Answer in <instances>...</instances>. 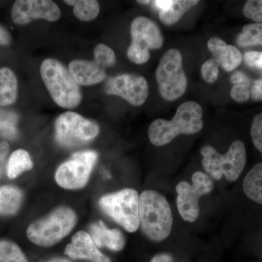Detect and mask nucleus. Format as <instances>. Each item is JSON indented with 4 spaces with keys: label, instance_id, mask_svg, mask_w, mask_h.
Here are the masks:
<instances>
[{
    "label": "nucleus",
    "instance_id": "f257e3e1",
    "mask_svg": "<svg viewBox=\"0 0 262 262\" xmlns=\"http://www.w3.org/2000/svg\"><path fill=\"white\" fill-rule=\"evenodd\" d=\"M203 108L195 101H186L177 108L171 120L158 119L151 122L148 136L151 144L163 146L179 135H192L203 129Z\"/></svg>",
    "mask_w": 262,
    "mask_h": 262
},
{
    "label": "nucleus",
    "instance_id": "f03ea898",
    "mask_svg": "<svg viewBox=\"0 0 262 262\" xmlns=\"http://www.w3.org/2000/svg\"><path fill=\"white\" fill-rule=\"evenodd\" d=\"M141 230L148 238L160 242L167 238L173 227V214L166 198L154 190H145L139 196Z\"/></svg>",
    "mask_w": 262,
    "mask_h": 262
},
{
    "label": "nucleus",
    "instance_id": "7ed1b4c3",
    "mask_svg": "<svg viewBox=\"0 0 262 262\" xmlns=\"http://www.w3.org/2000/svg\"><path fill=\"white\" fill-rule=\"evenodd\" d=\"M40 75L53 101L61 107L73 108L80 105L82 93L70 70L61 62L48 58L40 66Z\"/></svg>",
    "mask_w": 262,
    "mask_h": 262
},
{
    "label": "nucleus",
    "instance_id": "20e7f679",
    "mask_svg": "<svg viewBox=\"0 0 262 262\" xmlns=\"http://www.w3.org/2000/svg\"><path fill=\"white\" fill-rule=\"evenodd\" d=\"M76 223L77 215L72 208L58 207L47 216L31 224L27 229V237L34 244L51 247L68 235Z\"/></svg>",
    "mask_w": 262,
    "mask_h": 262
},
{
    "label": "nucleus",
    "instance_id": "39448f33",
    "mask_svg": "<svg viewBox=\"0 0 262 262\" xmlns=\"http://www.w3.org/2000/svg\"><path fill=\"white\" fill-rule=\"evenodd\" d=\"M202 165L206 173L215 180L225 177L226 180H237L246 164V149L244 142L237 140L231 144L225 154L218 152L213 146L206 145L201 149Z\"/></svg>",
    "mask_w": 262,
    "mask_h": 262
},
{
    "label": "nucleus",
    "instance_id": "423d86ee",
    "mask_svg": "<svg viewBox=\"0 0 262 262\" xmlns=\"http://www.w3.org/2000/svg\"><path fill=\"white\" fill-rule=\"evenodd\" d=\"M100 207L114 221L129 232H135L140 226L139 195L135 189L127 188L103 196Z\"/></svg>",
    "mask_w": 262,
    "mask_h": 262
},
{
    "label": "nucleus",
    "instance_id": "0eeeda50",
    "mask_svg": "<svg viewBox=\"0 0 262 262\" xmlns=\"http://www.w3.org/2000/svg\"><path fill=\"white\" fill-rule=\"evenodd\" d=\"M156 80L160 94L166 101H175L185 93L187 79L178 50L172 48L164 53L157 68Z\"/></svg>",
    "mask_w": 262,
    "mask_h": 262
},
{
    "label": "nucleus",
    "instance_id": "6e6552de",
    "mask_svg": "<svg viewBox=\"0 0 262 262\" xmlns=\"http://www.w3.org/2000/svg\"><path fill=\"white\" fill-rule=\"evenodd\" d=\"M132 42L127 48V56L136 64H144L150 58L149 50L163 47L164 38L155 22L144 16H139L131 23Z\"/></svg>",
    "mask_w": 262,
    "mask_h": 262
},
{
    "label": "nucleus",
    "instance_id": "1a4fd4ad",
    "mask_svg": "<svg viewBox=\"0 0 262 262\" xmlns=\"http://www.w3.org/2000/svg\"><path fill=\"white\" fill-rule=\"evenodd\" d=\"M192 182L190 184L183 181L176 187L179 214L188 222H194L198 220L200 214V198L211 192L213 188L212 179L201 171L193 174Z\"/></svg>",
    "mask_w": 262,
    "mask_h": 262
},
{
    "label": "nucleus",
    "instance_id": "9d476101",
    "mask_svg": "<svg viewBox=\"0 0 262 262\" xmlns=\"http://www.w3.org/2000/svg\"><path fill=\"white\" fill-rule=\"evenodd\" d=\"M55 127L57 141L68 147L83 145L99 134L97 123L72 112L59 115Z\"/></svg>",
    "mask_w": 262,
    "mask_h": 262
},
{
    "label": "nucleus",
    "instance_id": "9b49d317",
    "mask_svg": "<svg viewBox=\"0 0 262 262\" xmlns=\"http://www.w3.org/2000/svg\"><path fill=\"white\" fill-rule=\"evenodd\" d=\"M98 159L96 151L75 153L72 158L57 169L55 179L58 186L66 189H79L89 182L90 176Z\"/></svg>",
    "mask_w": 262,
    "mask_h": 262
},
{
    "label": "nucleus",
    "instance_id": "f8f14e48",
    "mask_svg": "<svg viewBox=\"0 0 262 262\" xmlns=\"http://www.w3.org/2000/svg\"><path fill=\"white\" fill-rule=\"evenodd\" d=\"M105 93L119 96L134 106L144 104L149 96V85L144 77L124 74L111 77L106 81Z\"/></svg>",
    "mask_w": 262,
    "mask_h": 262
},
{
    "label": "nucleus",
    "instance_id": "ddd939ff",
    "mask_svg": "<svg viewBox=\"0 0 262 262\" xmlns=\"http://www.w3.org/2000/svg\"><path fill=\"white\" fill-rule=\"evenodd\" d=\"M59 7L51 0H18L11 10V18L17 25H26L34 19L54 22L61 18Z\"/></svg>",
    "mask_w": 262,
    "mask_h": 262
},
{
    "label": "nucleus",
    "instance_id": "4468645a",
    "mask_svg": "<svg viewBox=\"0 0 262 262\" xmlns=\"http://www.w3.org/2000/svg\"><path fill=\"white\" fill-rule=\"evenodd\" d=\"M64 253L72 259H87L92 262H111L98 250L91 236L84 231L77 232L67 245Z\"/></svg>",
    "mask_w": 262,
    "mask_h": 262
},
{
    "label": "nucleus",
    "instance_id": "2eb2a0df",
    "mask_svg": "<svg viewBox=\"0 0 262 262\" xmlns=\"http://www.w3.org/2000/svg\"><path fill=\"white\" fill-rule=\"evenodd\" d=\"M208 48L213 55L212 58L227 72H232L242 63L244 56L235 46L227 45L219 37L208 40Z\"/></svg>",
    "mask_w": 262,
    "mask_h": 262
},
{
    "label": "nucleus",
    "instance_id": "dca6fc26",
    "mask_svg": "<svg viewBox=\"0 0 262 262\" xmlns=\"http://www.w3.org/2000/svg\"><path fill=\"white\" fill-rule=\"evenodd\" d=\"M69 70L79 85H94L106 78V69L95 61L74 60Z\"/></svg>",
    "mask_w": 262,
    "mask_h": 262
},
{
    "label": "nucleus",
    "instance_id": "f3484780",
    "mask_svg": "<svg viewBox=\"0 0 262 262\" xmlns=\"http://www.w3.org/2000/svg\"><path fill=\"white\" fill-rule=\"evenodd\" d=\"M89 234L98 248L105 247L111 251H120L125 246V237L120 230L108 229L102 221L90 226Z\"/></svg>",
    "mask_w": 262,
    "mask_h": 262
},
{
    "label": "nucleus",
    "instance_id": "a211bd4d",
    "mask_svg": "<svg viewBox=\"0 0 262 262\" xmlns=\"http://www.w3.org/2000/svg\"><path fill=\"white\" fill-rule=\"evenodd\" d=\"M18 97V80L8 67L0 68V106H9Z\"/></svg>",
    "mask_w": 262,
    "mask_h": 262
},
{
    "label": "nucleus",
    "instance_id": "6ab92c4d",
    "mask_svg": "<svg viewBox=\"0 0 262 262\" xmlns=\"http://www.w3.org/2000/svg\"><path fill=\"white\" fill-rule=\"evenodd\" d=\"M23 201V194L12 186L0 187V215H12L18 211Z\"/></svg>",
    "mask_w": 262,
    "mask_h": 262
},
{
    "label": "nucleus",
    "instance_id": "aec40b11",
    "mask_svg": "<svg viewBox=\"0 0 262 262\" xmlns=\"http://www.w3.org/2000/svg\"><path fill=\"white\" fill-rule=\"evenodd\" d=\"M243 188L250 200L262 205V163L255 165L246 174Z\"/></svg>",
    "mask_w": 262,
    "mask_h": 262
},
{
    "label": "nucleus",
    "instance_id": "412c9836",
    "mask_svg": "<svg viewBox=\"0 0 262 262\" xmlns=\"http://www.w3.org/2000/svg\"><path fill=\"white\" fill-rule=\"evenodd\" d=\"M199 3L198 0H176L172 1L168 9L160 10L159 17L161 21L167 26L178 22L184 13Z\"/></svg>",
    "mask_w": 262,
    "mask_h": 262
},
{
    "label": "nucleus",
    "instance_id": "4be33fe9",
    "mask_svg": "<svg viewBox=\"0 0 262 262\" xmlns=\"http://www.w3.org/2000/svg\"><path fill=\"white\" fill-rule=\"evenodd\" d=\"M32 160L30 155L24 149L15 150L8 160L7 173L10 179H15L24 171L33 168Z\"/></svg>",
    "mask_w": 262,
    "mask_h": 262
},
{
    "label": "nucleus",
    "instance_id": "5701e85b",
    "mask_svg": "<svg viewBox=\"0 0 262 262\" xmlns=\"http://www.w3.org/2000/svg\"><path fill=\"white\" fill-rule=\"evenodd\" d=\"M64 3L74 6V15L82 21H91L99 14L100 5L96 0H65Z\"/></svg>",
    "mask_w": 262,
    "mask_h": 262
},
{
    "label": "nucleus",
    "instance_id": "b1692460",
    "mask_svg": "<svg viewBox=\"0 0 262 262\" xmlns=\"http://www.w3.org/2000/svg\"><path fill=\"white\" fill-rule=\"evenodd\" d=\"M237 43L241 47L262 45V23L244 26L242 32L237 37Z\"/></svg>",
    "mask_w": 262,
    "mask_h": 262
},
{
    "label": "nucleus",
    "instance_id": "393cba45",
    "mask_svg": "<svg viewBox=\"0 0 262 262\" xmlns=\"http://www.w3.org/2000/svg\"><path fill=\"white\" fill-rule=\"evenodd\" d=\"M18 117L16 114L0 108V136L8 139L17 137V122Z\"/></svg>",
    "mask_w": 262,
    "mask_h": 262
},
{
    "label": "nucleus",
    "instance_id": "a878e982",
    "mask_svg": "<svg viewBox=\"0 0 262 262\" xmlns=\"http://www.w3.org/2000/svg\"><path fill=\"white\" fill-rule=\"evenodd\" d=\"M0 262H28L18 245L10 241H0Z\"/></svg>",
    "mask_w": 262,
    "mask_h": 262
},
{
    "label": "nucleus",
    "instance_id": "bb28decb",
    "mask_svg": "<svg viewBox=\"0 0 262 262\" xmlns=\"http://www.w3.org/2000/svg\"><path fill=\"white\" fill-rule=\"evenodd\" d=\"M94 61L106 69L115 64L116 56L111 48L105 44H99L94 49Z\"/></svg>",
    "mask_w": 262,
    "mask_h": 262
},
{
    "label": "nucleus",
    "instance_id": "cd10ccee",
    "mask_svg": "<svg viewBox=\"0 0 262 262\" xmlns=\"http://www.w3.org/2000/svg\"><path fill=\"white\" fill-rule=\"evenodd\" d=\"M251 86L252 82L251 80L244 83L234 84L231 90V97L237 102H246L251 98Z\"/></svg>",
    "mask_w": 262,
    "mask_h": 262
},
{
    "label": "nucleus",
    "instance_id": "c85d7f7f",
    "mask_svg": "<svg viewBox=\"0 0 262 262\" xmlns=\"http://www.w3.org/2000/svg\"><path fill=\"white\" fill-rule=\"evenodd\" d=\"M244 14L257 23H262V0H248L244 7Z\"/></svg>",
    "mask_w": 262,
    "mask_h": 262
},
{
    "label": "nucleus",
    "instance_id": "c756f323",
    "mask_svg": "<svg viewBox=\"0 0 262 262\" xmlns=\"http://www.w3.org/2000/svg\"><path fill=\"white\" fill-rule=\"evenodd\" d=\"M219 67L220 66L212 57L202 66V77L208 83H213L217 80L220 72Z\"/></svg>",
    "mask_w": 262,
    "mask_h": 262
},
{
    "label": "nucleus",
    "instance_id": "7c9ffc66",
    "mask_svg": "<svg viewBox=\"0 0 262 262\" xmlns=\"http://www.w3.org/2000/svg\"><path fill=\"white\" fill-rule=\"evenodd\" d=\"M251 136L253 145L262 155V113L253 118L251 127Z\"/></svg>",
    "mask_w": 262,
    "mask_h": 262
},
{
    "label": "nucleus",
    "instance_id": "2f4dec72",
    "mask_svg": "<svg viewBox=\"0 0 262 262\" xmlns=\"http://www.w3.org/2000/svg\"><path fill=\"white\" fill-rule=\"evenodd\" d=\"M245 63L248 67L262 70V52L248 51L245 53Z\"/></svg>",
    "mask_w": 262,
    "mask_h": 262
},
{
    "label": "nucleus",
    "instance_id": "473e14b6",
    "mask_svg": "<svg viewBox=\"0 0 262 262\" xmlns=\"http://www.w3.org/2000/svg\"><path fill=\"white\" fill-rule=\"evenodd\" d=\"M10 151V146L7 141H0V177L6 162L7 157Z\"/></svg>",
    "mask_w": 262,
    "mask_h": 262
},
{
    "label": "nucleus",
    "instance_id": "72a5a7b5",
    "mask_svg": "<svg viewBox=\"0 0 262 262\" xmlns=\"http://www.w3.org/2000/svg\"><path fill=\"white\" fill-rule=\"evenodd\" d=\"M251 97L253 101H262V80H255L251 86Z\"/></svg>",
    "mask_w": 262,
    "mask_h": 262
},
{
    "label": "nucleus",
    "instance_id": "f704fd0d",
    "mask_svg": "<svg viewBox=\"0 0 262 262\" xmlns=\"http://www.w3.org/2000/svg\"><path fill=\"white\" fill-rule=\"evenodd\" d=\"M249 80H251V79L242 72H235L231 76L230 79L231 82L234 84L244 83Z\"/></svg>",
    "mask_w": 262,
    "mask_h": 262
},
{
    "label": "nucleus",
    "instance_id": "c9c22d12",
    "mask_svg": "<svg viewBox=\"0 0 262 262\" xmlns=\"http://www.w3.org/2000/svg\"><path fill=\"white\" fill-rule=\"evenodd\" d=\"M10 43V36L3 27L0 26V46H8Z\"/></svg>",
    "mask_w": 262,
    "mask_h": 262
},
{
    "label": "nucleus",
    "instance_id": "e433bc0d",
    "mask_svg": "<svg viewBox=\"0 0 262 262\" xmlns=\"http://www.w3.org/2000/svg\"><path fill=\"white\" fill-rule=\"evenodd\" d=\"M150 262H173V258L167 253H160L151 258Z\"/></svg>",
    "mask_w": 262,
    "mask_h": 262
},
{
    "label": "nucleus",
    "instance_id": "4c0bfd02",
    "mask_svg": "<svg viewBox=\"0 0 262 262\" xmlns=\"http://www.w3.org/2000/svg\"><path fill=\"white\" fill-rule=\"evenodd\" d=\"M153 3L156 5L157 8H159L160 10H165L168 9L172 3V0H158Z\"/></svg>",
    "mask_w": 262,
    "mask_h": 262
},
{
    "label": "nucleus",
    "instance_id": "58836bf2",
    "mask_svg": "<svg viewBox=\"0 0 262 262\" xmlns=\"http://www.w3.org/2000/svg\"><path fill=\"white\" fill-rule=\"evenodd\" d=\"M48 262H71L69 261V260L66 259V258H55L51 259V261Z\"/></svg>",
    "mask_w": 262,
    "mask_h": 262
},
{
    "label": "nucleus",
    "instance_id": "ea45409f",
    "mask_svg": "<svg viewBox=\"0 0 262 262\" xmlns=\"http://www.w3.org/2000/svg\"><path fill=\"white\" fill-rule=\"evenodd\" d=\"M138 3H141V4H149V3H151L150 1H138Z\"/></svg>",
    "mask_w": 262,
    "mask_h": 262
}]
</instances>
